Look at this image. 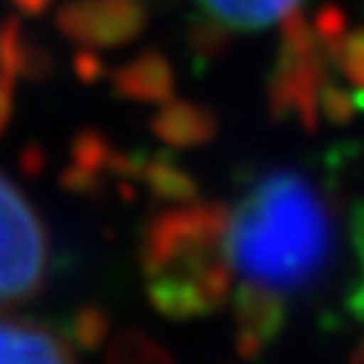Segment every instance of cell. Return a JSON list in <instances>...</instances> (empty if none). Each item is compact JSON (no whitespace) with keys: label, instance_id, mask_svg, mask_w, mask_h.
Wrapping results in <instances>:
<instances>
[{"label":"cell","instance_id":"obj_3","mask_svg":"<svg viewBox=\"0 0 364 364\" xmlns=\"http://www.w3.org/2000/svg\"><path fill=\"white\" fill-rule=\"evenodd\" d=\"M49 277V231L40 210L0 173V310L37 298Z\"/></svg>","mask_w":364,"mask_h":364},{"label":"cell","instance_id":"obj_1","mask_svg":"<svg viewBox=\"0 0 364 364\" xmlns=\"http://www.w3.org/2000/svg\"><path fill=\"white\" fill-rule=\"evenodd\" d=\"M143 282L167 318H225L246 355L304 325H364V195L337 164L246 173L231 195L155 215Z\"/></svg>","mask_w":364,"mask_h":364},{"label":"cell","instance_id":"obj_2","mask_svg":"<svg viewBox=\"0 0 364 364\" xmlns=\"http://www.w3.org/2000/svg\"><path fill=\"white\" fill-rule=\"evenodd\" d=\"M273 100L304 122H340L358 112L364 107V25L349 28L334 9L313 21H289Z\"/></svg>","mask_w":364,"mask_h":364},{"label":"cell","instance_id":"obj_5","mask_svg":"<svg viewBox=\"0 0 364 364\" xmlns=\"http://www.w3.org/2000/svg\"><path fill=\"white\" fill-rule=\"evenodd\" d=\"M304 0H198V9L213 28L249 33L264 31L298 16Z\"/></svg>","mask_w":364,"mask_h":364},{"label":"cell","instance_id":"obj_4","mask_svg":"<svg viewBox=\"0 0 364 364\" xmlns=\"http://www.w3.org/2000/svg\"><path fill=\"white\" fill-rule=\"evenodd\" d=\"M0 364H82L73 337L40 318L0 316Z\"/></svg>","mask_w":364,"mask_h":364}]
</instances>
